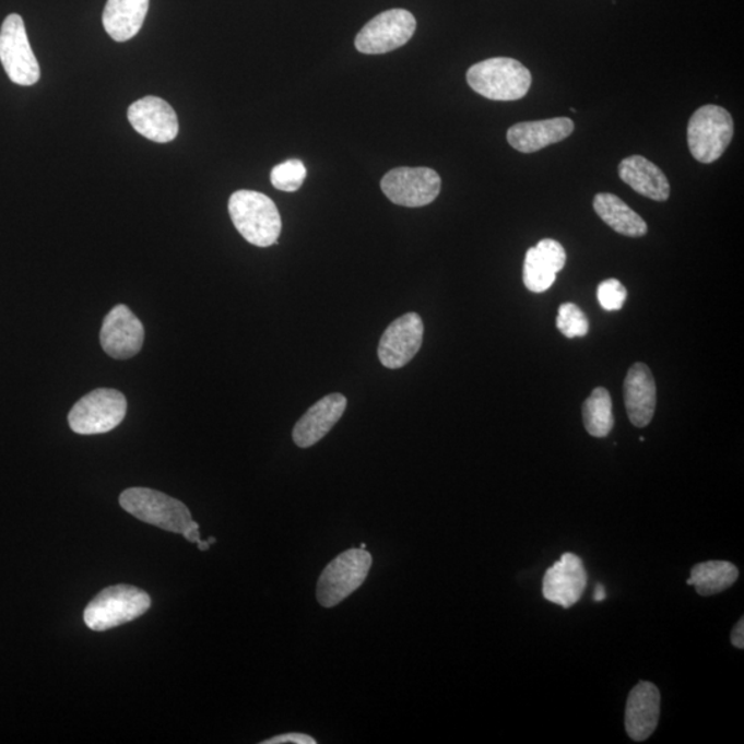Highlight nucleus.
<instances>
[{"instance_id":"obj_12","label":"nucleus","mask_w":744,"mask_h":744,"mask_svg":"<svg viewBox=\"0 0 744 744\" xmlns=\"http://www.w3.org/2000/svg\"><path fill=\"white\" fill-rule=\"evenodd\" d=\"M144 338V326L128 306L116 305L105 316L99 341L105 353L116 361H128L140 353Z\"/></svg>"},{"instance_id":"obj_9","label":"nucleus","mask_w":744,"mask_h":744,"mask_svg":"<svg viewBox=\"0 0 744 744\" xmlns=\"http://www.w3.org/2000/svg\"><path fill=\"white\" fill-rule=\"evenodd\" d=\"M415 29L416 20L409 10H388L363 26L355 46L363 55H385L408 44Z\"/></svg>"},{"instance_id":"obj_34","label":"nucleus","mask_w":744,"mask_h":744,"mask_svg":"<svg viewBox=\"0 0 744 744\" xmlns=\"http://www.w3.org/2000/svg\"><path fill=\"white\" fill-rule=\"evenodd\" d=\"M361 548H367L366 543H362Z\"/></svg>"},{"instance_id":"obj_15","label":"nucleus","mask_w":744,"mask_h":744,"mask_svg":"<svg viewBox=\"0 0 744 744\" xmlns=\"http://www.w3.org/2000/svg\"><path fill=\"white\" fill-rule=\"evenodd\" d=\"M347 399L344 394L332 393L314 404L293 430V440L299 448H309L324 439L344 415Z\"/></svg>"},{"instance_id":"obj_27","label":"nucleus","mask_w":744,"mask_h":744,"mask_svg":"<svg viewBox=\"0 0 744 744\" xmlns=\"http://www.w3.org/2000/svg\"><path fill=\"white\" fill-rule=\"evenodd\" d=\"M598 298L601 308L615 312L624 308L627 298V290L624 284L616 279H609L600 284L598 288Z\"/></svg>"},{"instance_id":"obj_18","label":"nucleus","mask_w":744,"mask_h":744,"mask_svg":"<svg viewBox=\"0 0 744 744\" xmlns=\"http://www.w3.org/2000/svg\"><path fill=\"white\" fill-rule=\"evenodd\" d=\"M625 405L631 424L646 427L651 424L657 409V385L651 369L646 364L636 363L624 385Z\"/></svg>"},{"instance_id":"obj_20","label":"nucleus","mask_w":744,"mask_h":744,"mask_svg":"<svg viewBox=\"0 0 744 744\" xmlns=\"http://www.w3.org/2000/svg\"><path fill=\"white\" fill-rule=\"evenodd\" d=\"M619 177L642 197L664 202L670 197V184L664 173L642 156L626 157L619 165Z\"/></svg>"},{"instance_id":"obj_19","label":"nucleus","mask_w":744,"mask_h":744,"mask_svg":"<svg viewBox=\"0 0 744 744\" xmlns=\"http://www.w3.org/2000/svg\"><path fill=\"white\" fill-rule=\"evenodd\" d=\"M574 129V121L569 118L522 121V123L511 126L508 131V141L516 151L534 153L568 139Z\"/></svg>"},{"instance_id":"obj_21","label":"nucleus","mask_w":744,"mask_h":744,"mask_svg":"<svg viewBox=\"0 0 744 744\" xmlns=\"http://www.w3.org/2000/svg\"><path fill=\"white\" fill-rule=\"evenodd\" d=\"M150 0H108L105 4L103 24L116 42H128L140 33L144 24Z\"/></svg>"},{"instance_id":"obj_33","label":"nucleus","mask_w":744,"mask_h":744,"mask_svg":"<svg viewBox=\"0 0 744 744\" xmlns=\"http://www.w3.org/2000/svg\"><path fill=\"white\" fill-rule=\"evenodd\" d=\"M208 542L210 543V545H214V543L216 542V540H215V538L211 536V538H209V541H208Z\"/></svg>"},{"instance_id":"obj_5","label":"nucleus","mask_w":744,"mask_h":744,"mask_svg":"<svg viewBox=\"0 0 744 744\" xmlns=\"http://www.w3.org/2000/svg\"><path fill=\"white\" fill-rule=\"evenodd\" d=\"M119 504L135 519L176 534L184 535L193 522L187 506L160 491L129 488L121 493Z\"/></svg>"},{"instance_id":"obj_29","label":"nucleus","mask_w":744,"mask_h":744,"mask_svg":"<svg viewBox=\"0 0 744 744\" xmlns=\"http://www.w3.org/2000/svg\"><path fill=\"white\" fill-rule=\"evenodd\" d=\"M731 641H732L733 647H736L739 649L744 648V621L743 619L739 621L737 625L735 626V629L732 630Z\"/></svg>"},{"instance_id":"obj_13","label":"nucleus","mask_w":744,"mask_h":744,"mask_svg":"<svg viewBox=\"0 0 744 744\" xmlns=\"http://www.w3.org/2000/svg\"><path fill=\"white\" fill-rule=\"evenodd\" d=\"M588 584V574L582 560L574 553L563 554L560 560L548 568L543 578V598L553 604L569 609L577 604Z\"/></svg>"},{"instance_id":"obj_6","label":"nucleus","mask_w":744,"mask_h":744,"mask_svg":"<svg viewBox=\"0 0 744 744\" xmlns=\"http://www.w3.org/2000/svg\"><path fill=\"white\" fill-rule=\"evenodd\" d=\"M128 413V400L115 389H96L73 405L68 422L78 435H102L114 430Z\"/></svg>"},{"instance_id":"obj_28","label":"nucleus","mask_w":744,"mask_h":744,"mask_svg":"<svg viewBox=\"0 0 744 744\" xmlns=\"http://www.w3.org/2000/svg\"><path fill=\"white\" fill-rule=\"evenodd\" d=\"M316 744L312 736L305 735V733L292 732L284 733V735L274 736L263 741L262 744Z\"/></svg>"},{"instance_id":"obj_25","label":"nucleus","mask_w":744,"mask_h":744,"mask_svg":"<svg viewBox=\"0 0 744 744\" xmlns=\"http://www.w3.org/2000/svg\"><path fill=\"white\" fill-rule=\"evenodd\" d=\"M308 172L303 162L292 160L274 166L271 181L274 188L283 192H297L305 181Z\"/></svg>"},{"instance_id":"obj_23","label":"nucleus","mask_w":744,"mask_h":744,"mask_svg":"<svg viewBox=\"0 0 744 744\" xmlns=\"http://www.w3.org/2000/svg\"><path fill=\"white\" fill-rule=\"evenodd\" d=\"M739 578V569L730 562H706L696 564L690 569L689 586H695L696 592L705 598L724 592Z\"/></svg>"},{"instance_id":"obj_31","label":"nucleus","mask_w":744,"mask_h":744,"mask_svg":"<svg viewBox=\"0 0 744 744\" xmlns=\"http://www.w3.org/2000/svg\"><path fill=\"white\" fill-rule=\"evenodd\" d=\"M605 599H606V592H605L604 586L599 583L598 586H595L594 601H603Z\"/></svg>"},{"instance_id":"obj_30","label":"nucleus","mask_w":744,"mask_h":744,"mask_svg":"<svg viewBox=\"0 0 744 744\" xmlns=\"http://www.w3.org/2000/svg\"><path fill=\"white\" fill-rule=\"evenodd\" d=\"M185 540L191 542V543H198L202 540H200V532H199V524L197 521L192 522V525L189 527L187 531L184 532Z\"/></svg>"},{"instance_id":"obj_2","label":"nucleus","mask_w":744,"mask_h":744,"mask_svg":"<svg viewBox=\"0 0 744 744\" xmlns=\"http://www.w3.org/2000/svg\"><path fill=\"white\" fill-rule=\"evenodd\" d=\"M467 81L474 92L493 102H517L530 92L532 76L513 58H489L469 68Z\"/></svg>"},{"instance_id":"obj_14","label":"nucleus","mask_w":744,"mask_h":744,"mask_svg":"<svg viewBox=\"0 0 744 744\" xmlns=\"http://www.w3.org/2000/svg\"><path fill=\"white\" fill-rule=\"evenodd\" d=\"M128 118L137 133L145 139L166 144L178 135L176 110L165 99L147 96L129 108Z\"/></svg>"},{"instance_id":"obj_11","label":"nucleus","mask_w":744,"mask_h":744,"mask_svg":"<svg viewBox=\"0 0 744 744\" xmlns=\"http://www.w3.org/2000/svg\"><path fill=\"white\" fill-rule=\"evenodd\" d=\"M424 330V321L416 314L403 315L390 323L378 346L382 366L390 369L408 366L421 350Z\"/></svg>"},{"instance_id":"obj_7","label":"nucleus","mask_w":744,"mask_h":744,"mask_svg":"<svg viewBox=\"0 0 744 744\" xmlns=\"http://www.w3.org/2000/svg\"><path fill=\"white\" fill-rule=\"evenodd\" d=\"M733 119L719 105H705L693 115L688 123V146L695 161L709 163L719 161L731 144Z\"/></svg>"},{"instance_id":"obj_22","label":"nucleus","mask_w":744,"mask_h":744,"mask_svg":"<svg viewBox=\"0 0 744 744\" xmlns=\"http://www.w3.org/2000/svg\"><path fill=\"white\" fill-rule=\"evenodd\" d=\"M594 211L610 228L629 237L647 235L648 225L624 200L612 193H599L594 198Z\"/></svg>"},{"instance_id":"obj_10","label":"nucleus","mask_w":744,"mask_h":744,"mask_svg":"<svg viewBox=\"0 0 744 744\" xmlns=\"http://www.w3.org/2000/svg\"><path fill=\"white\" fill-rule=\"evenodd\" d=\"M381 188L390 202L403 208H424L439 197L441 178L427 167H399L382 178Z\"/></svg>"},{"instance_id":"obj_8","label":"nucleus","mask_w":744,"mask_h":744,"mask_svg":"<svg viewBox=\"0 0 744 744\" xmlns=\"http://www.w3.org/2000/svg\"><path fill=\"white\" fill-rule=\"evenodd\" d=\"M0 62L10 81L20 86H34L40 79V67L29 45L23 17L10 14L0 28Z\"/></svg>"},{"instance_id":"obj_16","label":"nucleus","mask_w":744,"mask_h":744,"mask_svg":"<svg viewBox=\"0 0 744 744\" xmlns=\"http://www.w3.org/2000/svg\"><path fill=\"white\" fill-rule=\"evenodd\" d=\"M567 255L557 240L543 239L525 255L522 281L532 293L547 292L556 282L557 273L566 267Z\"/></svg>"},{"instance_id":"obj_4","label":"nucleus","mask_w":744,"mask_h":744,"mask_svg":"<svg viewBox=\"0 0 744 744\" xmlns=\"http://www.w3.org/2000/svg\"><path fill=\"white\" fill-rule=\"evenodd\" d=\"M371 567L373 556L367 548H350L341 553L320 575L316 588L319 604L324 609H334L362 588Z\"/></svg>"},{"instance_id":"obj_3","label":"nucleus","mask_w":744,"mask_h":744,"mask_svg":"<svg viewBox=\"0 0 744 744\" xmlns=\"http://www.w3.org/2000/svg\"><path fill=\"white\" fill-rule=\"evenodd\" d=\"M151 604L150 594L135 586H110L90 601L84 610V624L93 631L114 629L144 615Z\"/></svg>"},{"instance_id":"obj_26","label":"nucleus","mask_w":744,"mask_h":744,"mask_svg":"<svg viewBox=\"0 0 744 744\" xmlns=\"http://www.w3.org/2000/svg\"><path fill=\"white\" fill-rule=\"evenodd\" d=\"M557 329L564 336L580 338L588 334L589 321L579 306L567 303L560 306L557 315Z\"/></svg>"},{"instance_id":"obj_32","label":"nucleus","mask_w":744,"mask_h":744,"mask_svg":"<svg viewBox=\"0 0 744 744\" xmlns=\"http://www.w3.org/2000/svg\"><path fill=\"white\" fill-rule=\"evenodd\" d=\"M198 547H199L200 551H202V552L209 551V548H210V543H209L208 541H200V542L198 543Z\"/></svg>"},{"instance_id":"obj_17","label":"nucleus","mask_w":744,"mask_h":744,"mask_svg":"<svg viewBox=\"0 0 744 744\" xmlns=\"http://www.w3.org/2000/svg\"><path fill=\"white\" fill-rule=\"evenodd\" d=\"M661 717V693L657 685L641 681L627 698L625 725L633 741L643 742L656 732Z\"/></svg>"},{"instance_id":"obj_1","label":"nucleus","mask_w":744,"mask_h":744,"mask_svg":"<svg viewBox=\"0 0 744 744\" xmlns=\"http://www.w3.org/2000/svg\"><path fill=\"white\" fill-rule=\"evenodd\" d=\"M232 223L248 243L257 247L277 245L282 232V216L267 194L237 191L229 199Z\"/></svg>"},{"instance_id":"obj_24","label":"nucleus","mask_w":744,"mask_h":744,"mask_svg":"<svg viewBox=\"0 0 744 744\" xmlns=\"http://www.w3.org/2000/svg\"><path fill=\"white\" fill-rule=\"evenodd\" d=\"M583 425L590 436L606 437L615 425L612 399L605 388L594 389L583 403Z\"/></svg>"}]
</instances>
